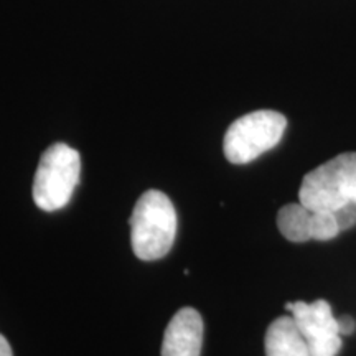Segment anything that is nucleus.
<instances>
[{"label": "nucleus", "mask_w": 356, "mask_h": 356, "mask_svg": "<svg viewBox=\"0 0 356 356\" xmlns=\"http://www.w3.org/2000/svg\"><path fill=\"white\" fill-rule=\"evenodd\" d=\"M266 356H312L292 315L275 318L266 332Z\"/></svg>", "instance_id": "nucleus-7"}, {"label": "nucleus", "mask_w": 356, "mask_h": 356, "mask_svg": "<svg viewBox=\"0 0 356 356\" xmlns=\"http://www.w3.org/2000/svg\"><path fill=\"white\" fill-rule=\"evenodd\" d=\"M203 318L191 307L173 315L163 333L162 356H200L203 345Z\"/></svg>", "instance_id": "nucleus-6"}, {"label": "nucleus", "mask_w": 356, "mask_h": 356, "mask_svg": "<svg viewBox=\"0 0 356 356\" xmlns=\"http://www.w3.org/2000/svg\"><path fill=\"white\" fill-rule=\"evenodd\" d=\"M0 356H13L12 346L3 335H0Z\"/></svg>", "instance_id": "nucleus-12"}, {"label": "nucleus", "mask_w": 356, "mask_h": 356, "mask_svg": "<svg viewBox=\"0 0 356 356\" xmlns=\"http://www.w3.org/2000/svg\"><path fill=\"white\" fill-rule=\"evenodd\" d=\"M340 233L333 211H312V239L330 241Z\"/></svg>", "instance_id": "nucleus-9"}, {"label": "nucleus", "mask_w": 356, "mask_h": 356, "mask_svg": "<svg viewBox=\"0 0 356 356\" xmlns=\"http://www.w3.org/2000/svg\"><path fill=\"white\" fill-rule=\"evenodd\" d=\"M286 310L309 343L312 356H337L341 350V333L338 318L327 300L289 302Z\"/></svg>", "instance_id": "nucleus-5"}, {"label": "nucleus", "mask_w": 356, "mask_h": 356, "mask_svg": "<svg viewBox=\"0 0 356 356\" xmlns=\"http://www.w3.org/2000/svg\"><path fill=\"white\" fill-rule=\"evenodd\" d=\"M81 159L73 147L53 144L42 154L33 178V202L43 211L65 208L79 184Z\"/></svg>", "instance_id": "nucleus-3"}, {"label": "nucleus", "mask_w": 356, "mask_h": 356, "mask_svg": "<svg viewBox=\"0 0 356 356\" xmlns=\"http://www.w3.org/2000/svg\"><path fill=\"white\" fill-rule=\"evenodd\" d=\"M132 251L142 261H157L168 254L177 236V211L170 198L159 190L145 191L131 216Z\"/></svg>", "instance_id": "nucleus-1"}, {"label": "nucleus", "mask_w": 356, "mask_h": 356, "mask_svg": "<svg viewBox=\"0 0 356 356\" xmlns=\"http://www.w3.org/2000/svg\"><path fill=\"white\" fill-rule=\"evenodd\" d=\"M333 215L337 218L338 228H340V231L353 228L356 225V203H348L345 204V207L338 208L337 211H333Z\"/></svg>", "instance_id": "nucleus-10"}, {"label": "nucleus", "mask_w": 356, "mask_h": 356, "mask_svg": "<svg viewBox=\"0 0 356 356\" xmlns=\"http://www.w3.org/2000/svg\"><path fill=\"white\" fill-rule=\"evenodd\" d=\"M299 202L312 211H337L356 203V152L337 155L307 173Z\"/></svg>", "instance_id": "nucleus-2"}, {"label": "nucleus", "mask_w": 356, "mask_h": 356, "mask_svg": "<svg viewBox=\"0 0 356 356\" xmlns=\"http://www.w3.org/2000/svg\"><path fill=\"white\" fill-rule=\"evenodd\" d=\"M338 327H340L341 335H351V333L355 332L356 323H355V320L350 317V315H345V317L338 318Z\"/></svg>", "instance_id": "nucleus-11"}, {"label": "nucleus", "mask_w": 356, "mask_h": 356, "mask_svg": "<svg viewBox=\"0 0 356 356\" xmlns=\"http://www.w3.org/2000/svg\"><path fill=\"white\" fill-rule=\"evenodd\" d=\"M286 127L287 119L277 111L262 109L243 115L225 134V157L236 165L252 162L279 144Z\"/></svg>", "instance_id": "nucleus-4"}, {"label": "nucleus", "mask_w": 356, "mask_h": 356, "mask_svg": "<svg viewBox=\"0 0 356 356\" xmlns=\"http://www.w3.org/2000/svg\"><path fill=\"white\" fill-rule=\"evenodd\" d=\"M277 228L284 238L292 243H307L312 239V210L299 203L282 207L277 213Z\"/></svg>", "instance_id": "nucleus-8"}]
</instances>
